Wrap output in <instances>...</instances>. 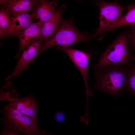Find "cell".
Listing matches in <instances>:
<instances>
[{"instance_id": "21", "label": "cell", "mask_w": 135, "mask_h": 135, "mask_svg": "<svg viewBox=\"0 0 135 135\" xmlns=\"http://www.w3.org/2000/svg\"><path fill=\"white\" fill-rule=\"evenodd\" d=\"M42 135H54L53 134L50 132H46L44 130Z\"/></svg>"}, {"instance_id": "10", "label": "cell", "mask_w": 135, "mask_h": 135, "mask_svg": "<svg viewBox=\"0 0 135 135\" xmlns=\"http://www.w3.org/2000/svg\"><path fill=\"white\" fill-rule=\"evenodd\" d=\"M57 6L56 0H40L30 15L33 19L43 24L52 17L57 10L56 8Z\"/></svg>"}, {"instance_id": "17", "label": "cell", "mask_w": 135, "mask_h": 135, "mask_svg": "<svg viewBox=\"0 0 135 135\" xmlns=\"http://www.w3.org/2000/svg\"><path fill=\"white\" fill-rule=\"evenodd\" d=\"M126 32L128 38L129 45L132 50L135 51V28L134 26H130Z\"/></svg>"}, {"instance_id": "14", "label": "cell", "mask_w": 135, "mask_h": 135, "mask_svg": "<svg viewBox=\"0 0 135 135\" xmlns=\"http://www.w3.org/2000/svg\"><path fill=\"white\" fill-rule=\"evenodd\" d=\"M12 16L7 9L2 8L0 10V38L8 36L12 26Z\"/></svg>"}, {"instance_id": "19", "label": "cell", "mask_w": 135, "mask_h": 135, "mask_svg": "<svg viewBox=\"0 0 135 135\" xmlns=\"http://www.w3.org/2000/svg\"><path fill=\"white\" fill-rule=\"evenodd\" d=\"M65 118L64 114L62 112H57L55 114L54 118L55 121L61 123L64 122Z\"/></svg>"}, {"instance_id": "5", "label": "cell", "mask_w": 135, "mask_h": 135, "mask_svg": "<svg viewBox=\"0 0 135 135\" xmlns=\"http://www.w3.org/2000/svg\"><path fill=\"white\" fill-rule=\"evenodd\" d=\"M96 5L100 10V24L92 36L100 40L102 39L104 34L121 18L122 13L126 8L116 2H108L100 0Z\"/></svg>"}, {"instance_id": "11", "label": "cell", "mask_w": 135, "mask_h": 135, "mask_svg": "<svg viewBox=\"0 0 135 135\" xmlns=\"http://www.w3.org/2000/svg\"><path fill=\"white\" fill-rule=\"evenodd\" d=\"M43 24L33 22L17 37L19 41V48L17 56L31 44L39 39Z\"/></svg>"}, {"instance_id": "1", "label": "cell", "mask_w": 135, "mask_h": 135, "mask_svg": "<svg viewBox=\"0 0 135 135\" xmlns=\"http://www.w3.org/2000/svg\"><path fill=\"white\" fill-rule=\"evenodd\" d=\"M130 66L110 65L95 69L92 91L98 90L116 98L125 91Z\"/></svg>"}, {"instance_id": "4", "label": "cell", "mask_w": 135, "mask_h": 135, "mask_svg": "<svg viewBox=\"0 0 135 135\" xmlns=\"http://www.w3.org/2000/svg\"><path fill=\"white\" fill-rule=\"evenodd\" d=\"M126 32L121 33L109 45L98 62L92 66L95 69L110 65L131 64L128 59L131 53Z\"/></svg>"}, {"instance_id": "9", "label": "cell", "mask_w": 135, "mask_h": 135, "mask_svg": "<svg viewBox=\"0 0 135 135\" xmlns=\"http://www.w3.org/2000/svg\"><path fill=\"white\" fill-rule=\"evenodd\" d=\"M40 0H0V6L8 10L12 16L34 11Z\"/></svg>"}, {"instance_id": "3", "label": "cell", "mask_w": 135, "mask_h": 135, "mask_svg": "<svg viewBox=\"0 0 135 135\" xmlns=\"http://www.w3.org/2000/svg\"><path fill=\"white\" fill-rule=\"evenodd\" d=\"M2 112L3 126L25 135H42L43 130L38 128V120L23 114L8 105L3 106Z\"/></svg>"}, {"instance_id": "18", "label": "cell", "mask_w": 135, "mask_h": 135, "mask_svg": "<svg viewBox=\"0 0 135 135\" xmlns=\"http://www.w3.org/2000/svg\"><path fill=\"white\" fill-rule=\"evenodd\" d=\"M3 126V129L0 135H25L15 132L8 127Z\"/></svg>"}, {"instance_id": "2", "label": "cell", "mask_w": 135, "mask_h": 135, "mask_svg": "<svg viewBox=\"0 0 135 135\" xmlns=\"http://www.w3.org/2000/svg\"><path fill=\"white\" fill-rule=\"evenodd\" d=\"M73 20V18L72 17L62 20L56 33L42 44L37 57L52 46H60L67 47L79 42H88L92 38V35L79 31L75 26Z\"/></svg>"}, {"instance_id": "8", "label": "cell", "mask_w": 135, "mask_h": 135, "mask_svg": "<svg viewBox=\"0 0 135 135\" xmlns=\"http://www.w3.org/2000/svg\"><path fill=\"white\" fill-rule=\"evenodd\" d=\"M8 105L23 114L38 120V105L34 99L28 95L21 98H18L8 101Z\"/></svg>"}, {"instance_id": "20", "label": "cell", "mask_w": 135, "mask_h": 135, "mask_svg": "<svg viewBox=\"0 0 135 135\" xmlns=\"http://www.w3.org/2000/svg\"><path fill=\"white\" fill-rule=\"evenodd\" d=\"M129 58L131 61L135 62V56L133 55L131 53L130 55Z\"/></svg>"}, {"instance_id": "12", "label": "cell", "mask_w": 135, "mask_h": 135, "mask_svg": "<svg viewBox=\"0 0 135 135\" xmlns=\"http://www.w3.org/2000/svg\"><path fill=\"white\" fill-rule=\"evenodd\" d=\"M63 4L58 8L51 18L42 25L39 40L42 42L48 39L57 32L61 24L62 14L65 8Z\"/></svg>"}, {"instance_id": "15", "label": "cell", "mask_w": 135, "mask_h": 135, "mask_svg": "<svg viewBox=\"0 0 135 135\" xmlns=\"http://www.w3.org/2000/svg\"><path fill=\"white\" fill-rule=\"evenodd\" d=\"M128 10L126 13L114 25L110 28L108 31L121 26H135V3L130 4L125 6Z\"/></svg>"}, {"instance_id": "13", "label": "cell", "mask_w": 135, "mask_h": 135, "mask_svg": "<svg viewBox=\"0 0 135 135\" xmlns=\"http://www.w3.org/2000/svg\"><path fill=\"white\" fill-rule=\"evenodd\" d=\"M33 19L30 14L23 13L12 16L10 31L8 36L17 37L32 23Z\"/></svg>"}, {"instance_id": "7", "label": "cell", "mask_w": 135, "mask_h": 135, "mask_svg": "<svg viewBox=\"0 0 135 135\" xmlns=\"http://www.w3.org/2000/svg\"><path fill=\"white\" fill-rule=\"evenodd\" d=\"M42 42L38 40L26 47L18 58L15 69L6 78V81L18 76L36 58L41 46Z\"/></svg>"}, {"instance_id": "6", "label": "cell", "mask_w": 135, "mask_h": 135, "mask_svg": "<svg viewBox=\"0 0 135 135\" xmlns=\"http://www.w3.org/2000/svg\"><path fill=\"white\" fill-rule=\"evenodd\" d=\"M57 48L68 55L82 74L85 86L84 93L86 96V106L88 107L89 97L92 96L93 95L90 90L88 82L89 74L88 68L90 55L80 50L67 47L60 46Z\"/></svg>"}, {"instance_id": "16", "label": "cell", "mask_w": 135, "mask_h": 135, "mask_svg": "<svg viewBox=\"0 0 135 135\" xmlns=\"http://www.w3.org/2000/svg\"><path fill=\"white\" fill-rule=\"evenodd\" d=\"M125 91L135 96V64L130 66Z\"/></svg>"}]
</instances>
